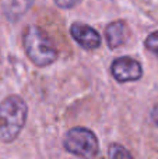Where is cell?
I'll list each match as a JSON object with an SVG mask.
<instances>
[{"instance_id": "cell-1", "label": "cell", "mask_w": 158, "mask_h": 159, "mask_svg": "<svg viewBox=\"0 0 158 159\" xmlns=\"http://www.w3.org/2000/svg\"><path fill=\"white\" fill-rule=\"evenodd\" d=\"M28 107L18 95H10L0 102V141L11 143L20 135L27 120Z\"/></svg>"}, {"instance_id": "cell-2", "label": "cell", "mask_w": 158, "mask_h": 159, "mask_svg": "<svg viewBox=\"0 0 158 159\" xmlns=\"http://www.w3.org/2000/svg\"><path fill=\"white\" fill-rule=\"evenodd\" d=\"M22 45L28 59L38 67H46L58 59V49L53 41L38 25L27 27L22 35Z\"/></svg>"}, {"instance_id": "cell-3", "label": "cell", "mask_w": 158, "mask_h": 159, "mask_svg": "<svg viewBox=\"0 0 158 159\" xmlns=\"http://www.w3.org/2000/svg\"><path fill=\"white\" fill-rule=\"evenodd\" d=\"M64 149L76 157L92 158L98 154L97 135L88 129L74 127L66 134Z\"/></svg>"}, {"instance_id": "cell-4", "label": "cell", "mask_w": 158, "mask_h": 159, "mask_svg": "<svg viewBox=\"0 0 158 159\" xmlns=\"http://www.w3.org/2000/svg\"><path fill=\"white\" fill-rule=\"evenodd\" d=\"M111 73L114 78L119 82H129V81H137L142 78L143 69L142 64L133 57L123 56L114 60L111 66Z\"/></svg>"}, {"instance_id": "cell-5", "label": "cell", "mask_w": 158, "mask_h": 159, "mask_svg": "<svg viewBox=\"0 0 158 159\" xmlns=\"http://www.w3.org/2000/svg\"><path fill=\"white\" fill-rule=\"evenodd\" d=\"M70 35L81 48L87 50H94L101 45V35L90 25L74 22L70 27Z\"/></svg>"}, {"instance_id": "cell-6", "label": "cell", "mask_w": 158, "mask_h": 159, "mask_svg": "<svg viewBox=\"0 0 158 159\" xmlns=\"http://www.w3.org/2000/svg\"><path fill=\"white\" fill-rule=\"evenodd\" d=\"M129 30L125 21H114L106 27L105 30V38L106 43L111 49H118L128 41Z\"/></svg>"}, {"instance_id": "cell-7", "label": "cell", "mask_w": 158, "mask_h": 159, "mask_svg": "<svg viewBox=\"0 0 158 159\" xmlns=\"http://www.w3.org/2000/svg\"><path fill=\"white\" fill-rule=\"evenodd\" d=\"M34 0H7L3 6V13L6 18L11 22H16L31 8Z\"/></svg>"}, {"instance_id": "cell-8", "label": "cell", "mask_w": 158, "mask_h": 159, "mask_svg": "<svg viewBox=\"0 0 158 159\" xmlns=\"http://www.w3.org/2000/svg\"><path fill=\"white\" fill-rule=\"evenodd\" d=\"M108 155L111 158H132L130 152H129L126 148H123L122 145H118V144H114V145H111Z\"/></svg>"}, {"instance_id": "cell-9", "label": "cell", "mask_w": 158, "mask_h": 159, "mask_svg": "<svg viewBox=\"0 0 158 159\" xmlns=\"http://www.w3.org/2000/svg\"><path fill=\"white\" fill-rule=\"evenodd\" d=\"M144 45L151 53L158 56V31L150 34V35L147 36V39L144 41Z\"/></svg>"}, {"instance_id": "cell-10", "label": "cell", "mask_w": 158, "mask_h": 159, "mask_svg": "<svg viewBox=\"0 0 158 159\" xmlns=\"http://www.w3.org/2000/svg\"><path fill=\"white\" fill-rule=\"evenodd\" d=\"M81 2L83 0H55L56 6H59L60 8H73Z\"/></svg>"}, {"instance_id": "cell-11", "label": "cell", "mask_w": 158, "mask_h": 159, "mask_svg": "<svg viewBox=\"0 0 158 159\" xmlns=\"http://www.w3.org/2000/svg\"><path fill=\"white\" fill-rule=\"evenodd\" d=\"M151 119H153V121L158 126V103L154 106L153 112H151Z\"/></svg>"}]
</instances>
